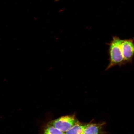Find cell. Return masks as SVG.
<instances>
[{"label":"cell","mask_w":134,"mask_h":134,"mask_svg":"<svg viewBox=\"0 0 134 134\" xmlns=\"http://www.w3.org/2000/svg\"><path fill=\"white\" fill-rule=\"evenodd\" d=\"M80 122L75 115L62 116L48 122L49 124L64 133Z\"/></svg>","instance_id":"2"},{"label":"cell","mask_w":134,"mask_h":134,"mask_svg":"<svg viewBox=\"0 0 134 134\" xmlns=\"http://www.w3.org/2000/svg\"><path fill=\"white\" fill-rule=\"evenodd\" d=\"M106 125L105 122L98 123L91 122L88 124L82 134H108L109 132L104 130Z\"/></svg>","instance_id":"4"},{"label":"cell","mask_w":134,"mask_h":134,"mask_svg":"<svg viewBox=\"0 0 134 134\" xmlns=\"http://www.w3.org/2000/svg\"><path fill=\"white\" fill-rule=\"evenodd\" d=\"M134 38L122 40L120 47L124 59L126 64H132L134 57Z\"/></svg>","instance_id":"3"},{"label":"cell","mask_w":134,"mask_h":134,"mask_svg":"<svg viewBox=\"0 0 134 134\" xmlns=\"http://www.w3.org/2000/svg\"><path fill=\"white\" fill-rule=\"evenodd\" d=\"M60 0H54V2H58Z\"/></svg>","instance_id":"7"},{"label":"cell","mask_w":134,"mask_h":134,"mask_svg":"<svg viewBox=\"0 0 134 134\" xmlns=\"http://www.w3.org/2000/svg\"><path fill=\"white\" fill-rule=\"evenodd\" d=\"M40 134H65V133L48 123L42 127Z\"/></svg>","instance_id":"5"},{"label":"cell","mask_w":134,"mask_h":134,"mask_svg":"<svg viewBox=\"0 0 134 134\" xmlns=\"http://www.w3.org/2000/svg\"><path fill=\"white\" fill-rule=\"evenodd\" d=\"M88 125V124H85L80 122L73 126L68 131L65 132V134H82Z\"/></svg>","instance_id":"6"},{"label":"cell","mask_w":134,"mask_h":134,"mask_svg":"<svg viewBox=\"0 0 134 134\" xmlns=\"http://www.w3.org/2000/svg\"><path fill=\"white\" fill-rule=\"evenodd\" d=\"M122 40L118 36H114L110 42L107 43L109 46L108 53L109 63L105 71L116 66L121 67L126 64L124 59L120 47Z\"/></svg>","instance_id":"1"}]
</instances>
